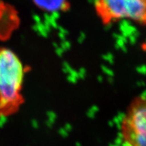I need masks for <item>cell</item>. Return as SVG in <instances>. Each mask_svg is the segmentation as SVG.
<instances>
[{
	"label": "cell",
	"instance_id": "obj_1",
	"mask_svg": "<svg viewBox=\"0 0 146 146\" xmlns=\"http://www.w3.org/2000/svg\"><path fill=\"white\" fill-rule=\"evenodd\" d=\"M27 69L11 48L0 46V118L17 113L24 103L23 85Z\"/></svg>",
	"mask_w": 146,
	"mask_h": 146
},
{
	"label": "cell",
	"instance_id": "obj_2",
	"mask_svg": "<svg viewBox=\"0 0 146 146\" xmlns=\"http://www.w3.org/2000/svg\"><path fill=\"white\" fill-rule=\"evenodd\" d=\"M94 11L104 25L130 20L146 26V0H96Z\"/></svg>",
	"mask_w": 146,
	"mask_h": 146
},
{
	"label": "cell",
	"instance_id": "obj_3",
	"mask_svg": "<svg viewBox=\"0 0 146 146\" xmlns=\"http://www.w3.org/2000/svg\"><path fill=\"white\" fill-rule=\"evenodd\" d=\"M121 146H146V92L129 104L119 125Z\"/></svg>",
	"mask_w": 146,
	"mask_h": 146
},
{
	"label": "cell",
	"instance_id": "obj_4",
	"mask_svg": "<svg viewBox=\"0 0 146 146\" xmlns=\"http://www.w3.org/2000/svg\"><path fill=\"white\" fill-rule=\"evenodd\" d=\"M39 8L46 11H63L68 8L67 0H33Z\"/></svg>",
	"mask_w": 146,
	"mask_h": 146
}]
</instances>
